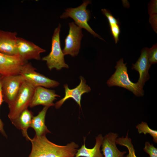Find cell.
<instances>
[{"label": "cell", "instance_id": "cell-4", "mask_svg": "<svg viewBox=\"0 0 157 157\" xmlns=\"http://www.w3.org/2000/svg\"><path fill=\"white\" fill-rule=\"evenodd\" d=\"M61 27L59 24L54 29L52 37L50 52L42 58V61H46L48 68L50 70L54 69L59 70L63 68H68L69 67L65 63L64 55L61 49L60 37Z\"/></svg>", "mask_w": 157, "mask_h": 157}, {"label": "cell", "instance_id": "cell-25", "mask_svg": "<svg viewBox=\"0 0 157 157\" xmlns=\"http://www.w3.org/2000/svg\"><path fill=\"white\" fill-rule=\"evenodd\" d=\"M112 34L115 40V43H117L119 41V37L120 31L118 24L110 26Z\"/></svg>", "mask_w": 157, "mask_h": 157}, {"label": "cell", "instance_id": "cell-20", "mask_svg": "<svg viewBox=\"0 0 157 157\" xmlns=\"http://www.w3.org/2000/svg\"><path fill=\"white\" fill-rule=\"evenodd\" d=\"M139 133H143L144 135L149 134L153 138V141L155 143H157V131L151 129L147 123L142 122L136 126Z\"/></svg>", "mask_w": 157, "mask_h": 157}, {"label": "cell", "instance_id": "cell-13", "mask_svg": "<svg viewBox=\"0 0 157 157\" xmlns=\"http://www.w3.org/2000/svg\"><path fill=\"white\" fill-rule=\"evenodd\" d=\"M148 49L145 47L142 49L140 56L135 63L132 64L131 67L132 69L135 70L138 72L139 77L136 83L143 89L145 83L150 77L148 72L151 65L148 58Z\"/></svg>", "mask_w": 157, "mask_h": 157}, {"label": "cell", "instance_id": "cell-18", "mask_svg": "<svg viewBox=\"0 0 157 157\" xmlns=\"http://www.w3.org/2000/svg\"><path fill=\"white\" fill-rule=\"evenodd\" d=\"M33 113L28 109L23 111L16 119L11 121L12 123L17 129L21 131L22 135L27 140L29 137L27 130L30 127Z\"/></svg>", "mask_w": 157, "mask_h": 157}, {"label": "cell", "instance_id": "cell-14", "mask_svg": "<svg viewBox=\"0 0 157 157\" xmlns=\"http://www.w3.org/2000/svg\"><path fill=\"white\" fill-rule=\"evenodd\" d=\"M17 33L0 30V52L8 55L18 54L17 49Z\"/></svg>", "mask_w": 157, "mask_h": 157}, {"label": "cell", "instance_id": "cell-5", "mask_svg": "<svg viewBox=\"0 0 157 157\" xmlns=\"http://www.w3.org/2000/svg\"><path fill=\"white\" fill-rule=\"evenodd\" d=\"M91 3L90 0H85L81 5L77 7L67 8L60 16V18L63 19L68 17L72 18L77 25L82 28L85 29L94 37L104 40L92 29L88 24L90 18V10L86 9V7Z\"/></svg>", "mask_w": 157, "mask_h": 157}, {"label": "cell", "instance_id": "cell-7", "mask_svg": "<svg viewBox=\"0 0 157 157\" xmlns=\"http://www.w3.org/2000/svg\"><path fill=\"white\" fill-rule=\"evenodd\" d=\"M36 69L27 62L24 65L20 74L24 80L35 87L41 86L45 88H53L58 86V81L51 79L35 71Z\"/></svg>", "mask_w": 157, "mask_h": 157}, {"label": "cell", "instance_id": "cell-8", "mask_svg": "<svg viewBox=\"0 0 157 157\" xmlns=\"http://www.w3.org/2000/svg\"><path fill=\"white\" fill-rule=\"evenodd\" d=\"M69 26V33L65 39V47L62 51L64 56L69 55L74 57L79 52L83 35L82 28L74 22H70Z\"/></svg>", "mask_w": 157, "mask_h": 157}, {"label": "cell", "instance_id": "cell-21", "mask_svg": "<svg viewBox=\"0 0 157 157\" xmlns=\"http://www.w3.org/2000/svg\"><path fill=\"white\" fill-rule=\"evenodd\" d=\"M148 58L150 64L151 65L157 62V44L153 45L148 50Z\"/></svg>", "mask_w": 157, "mask_h": 157}, {"label": "cell", "instance_id": "cell-22", "mask_svg": "<svg viewBox=\"0 0 157 157\" xmlns=\"http://www.w3.org/2000/svg\"><path fill=\"white\" fill-rule=\"evenodd\" d=\"M143 149L145 153L149 155V157H157V149L149 142H145Z\"/></svg>", "mask_w": 157, "mask_h": 157}, {"label": "cell", "instance_id": "cell-15", "mask_svg": "<svg viewBox=\"0 0 157 157\" xmlns=\"http://www.w3.org/2000/svg\"><path fill=\"white\" fill-rule=\"evenodd\" d=\"M118 136L117 133L110 132L103 137L101 147L104 157H124L126 152L120 151L116 146Z\"/></svg>", "mask_w": 157, "mask_h": 157}, {"label": "cell", "instance_id": "cell-19", "mask_svg": "<svg viewBox=\"0 0 157 157\" xmlns=\"http://www.w3.org/2000/svg\"><path fill=\"white\" fill-rule=\"evenodd\" d=\"M128 131L125 137L117 138L116 140V144L125 147L127 149L129 153L124 157H138L135 154V150L132 143L131 139L128 137Z\"/></svg>", "mask_w": 157, "mask_h": 157}, {"label": "cell", "instance_id": "cell-9", "mask_svg": "<svg viewBox=\"0 0 157 157\" xmlns=\"http://www.w3.org/2000/svg\"><path fill=\"white\" fill-rule=\"evenodd\" d=\"M27 62L24 61L19 54L10 56L0 52V74H19Z\"/></svg>", "mask_w": 157, "mask_h": 157}, {"label": "cell", "instance_id": "cell-1", "mask_svg": "<svg viewBox=\"0 0 157 157\" xmlns=\"http://www.w3.org/2000/svg\"><path fill=\"white\" fill-rule=\"evenodd\" d=\"M32 144L28 157H74L79 145L71 142L61 145L49 141L46 135L28 138Z\"/></svg>", "mask_w": 157, "mask_h": 157}, {"label": "cell", "instance_id": "cell-23", "mask_svg": "<svg viewBox=\"0 0 157 157\" xmlns=\"http://www.w3.org/2000/svg\"><path fill=\"white\" fill-rule=\"evenodd\" d=\"M101 11L107 18L110 26L118 24V21L112 15L109 11L105 9H101Z\"/></svg>", "mask_w": 157, "mask_h": 157}, {"label": "cell", "instance_id": "cell-24", "mask_svg": "<svg viewBox=\"0 0 157 157\" xmlns=\"http://www.w3.org/2000/svg\"><path fill=\"white\" fill-rule=\"evenodd\" d=\"M3 97V95L1 84V75L0 74V106L2 103L4 102ZM0 132L6 138L7 137V135L4 129V124L2 120L0 118Z\"/></svg>", "mask_w": 157, "mask_h": 157}, {"label": "cell", "instance_id": "cell-10", "mask_svg": "<svg viewBox=\"0 0 157 157\" xmlns=\"http://www.w3.org/2000/svg\"><path fill=\"white\" fill-rule=\"evenodd\" d=\"M17 46L18 54L25 61L31 59L39 60L40 54L46 51L33 42L20 37H17Z\"/></svg>", "mask_w": 157, "mask_h": 157}, {"label": "cell", "instance_id": "cell-3", "mask_svg": "<svg viewBox=\"0 0 157 157\" xmlns=\"http://www.w3.org/2000/svg\"><path fill=\"white\" fill-rule=\"evenodd\" d=\"M35 87L25 81L12 103L8 106V117L10 121L17 118L24 110L28 109Z\"/></svg>", "mask_w": 157, "mask_h": 157}, {"label": "cell", "instance_id": "cell-6", "mask_svg": "<svg viewBox=\"0 0 157 157\" xmlns=\"http://www.w3.org/2000/svg\"><path fill=\"white\" fill-rule=\"evenodd\" d=\"M0 75L4 101L8 106L13 101L25 80L20 74Z\"/></svg>", "mask_w": 157, "mask_h": 157}, {"label": "cell", "instance_id": "cell-11", "mask_svg": "<svg viewBox=\"0 0 157 157\" xmlns=\"http://www.w3.org/2000/svg\"><path fill=\"white\" fill-rule=\"evenodd\" d=\"M80 82L75 88L70 89L67 84L64 85L65 95L64 97L56 102L54 106L56 109L60 108L64 102L69 98L73 99L81 108V101L82 95L84 93L90 92L91 89L90 86L86 84V81L84 78L81 76L79 77Z\"/></svg>", "mask_w": 157, "mask_h": 157}, {"label": "cell", "instance_id": "cell-16", "mask_svg": "<svg viewBox=\"0 0 157 157\" xmlns=\"http://www.w3.org/2000/svg\"><path fill=\"white\" fill-rule=\"evenodd\" d=\"M83 139V144L77 149L74 157H104L100 150L103 139L102 134H99L95 137V143L92 148H88L86 147L85 138H84Z\"/></svg>", "mask_w": 157, "mask_h": 157}, {"label": "cell", "instance_id": "cell-2", "mask_svg": "<svg viewBox=\"0 0 157 157\" xmlns=\"http://www.w3.org/2000/svg\"><path fill=\"white\" fill-rule=\"evenodd\" d=\"M123 58L117 62L116 70L108 80L107 84L109 87L116 86L125 88L131 92L135 96L142 97L144 91L136 83L132 82L129 79L126 66Z\"/></svg>", "mask_w": 157, "mask_h": 157}, {"label": "cell", "instance_id": "cell-12", "mask_svg": "<svg viewBox=\"0 0 157 157\" xmlns=\"http://www.w3.org/2000/svg\"><path fill=\"white\" fill-rule=\"evenodd\" d=\"M56 97L60 96L54 90L41 86L35 87L29 107L33 108L39 105L49 107L54 106L53 101L57 99Z\"/></svg>", "mask_w": 157, "mask_h": 157}, {"label": "cell", "instance_id": "cell-17", "mask_svg": "<svg viewBox=\"0 0 157 157\" xmlns=\"http://www.w3.org/2000/svg\"><path fill=\"white\" fill-rule=\"evenodd\" d=\"M49 108L44 106L36 116L32 118L30 127L34 130L37 136L46 135L47 133H51L45 124L46 115Z\"/></svg>", "mask_w": 157, "mask_h": 157}]
</instances>
